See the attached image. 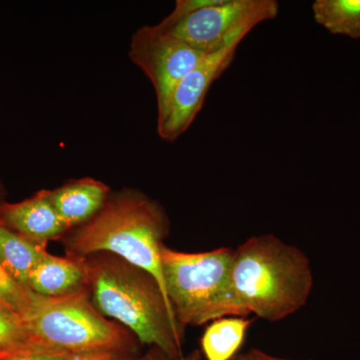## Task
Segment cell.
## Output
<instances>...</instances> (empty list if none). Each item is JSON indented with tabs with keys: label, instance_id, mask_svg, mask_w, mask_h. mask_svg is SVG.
<instances>
[{
	"label": "cell",
	"instance_id": "1",
	"mask_svg": "<svg viewBox=\"0 0 360 360\" xmlns=\"http://www.w3.org/2000/svg\"><path fill=\"white\" fill-rule=\"evenodd\" d=\"M78 258L91 302L101 314L127 328L143 345L160 348L169 360L184 355L186 330L177 323L153 274L111 253Z\"/></svg>",
	"mask_w": 360,
	"mask_h": 360
},
{
	"label": "cell",
	"instance_id": "2",
	"mask_svg": "<svg viewBox=\"0 0 360 360\" xmlns=\"http://www.w3.org/2000/svg\"><path fill=\"white\" fill-rule=\"evenodd\" d=\"M314 283L307 255L274 234L251 236L234 248L232 290L248 316L288 319L307 305Z\"/></svg>",
	"mask_w": 360,
	"mask_h": 360
},
{
	"label": "cell",
	"instance_id": "3",
	"mask_svg": "<svg viewBox=\"0 0 360 360\" xmlns=\"http://www.w3.org/2000/svg\"><path fill=\"white\" fill-rule=\"evenodd\" d=\"M169 229V219L160 202L136 189L125 188L111 193L96 217L61 239L70 257L108 252L146 270L165 293L160 248Z\"/></svg>",
	"mask_w": 360,
	"mask_h": 360
},
{
	"label": "cell",
	"instance_id": "4",
	"mask_svg": "<svg viewBox=\"0 0 360 360\" xmlns=\"http://www.w3.org/2000/svg\"><path fill=\"white\" fill-rule=\"evenodd\" d=\"M234 248L182 252L163 243L160 264L165 293L180 328L201 326L227 316L248 317L231 284Z\"/></svg>",
	"mask_w": 360,
	"mask_h": 360
},
{
	"label": "cell",
	"instance_id": "5",
	"mask_svg": "<svg viewBox=\"0 0 360 360\" xmlns=\"http://www.w3.org/2000/svg\"><path fill=\"white\" fill-rule=\"evenodd\" d=\"M33 342L68 354L94 350L134 352L135 336L101 314L89 288L75 295L46 297L33 292L32 303L21 315Z\"/></svg>",
	"mask_w": 360,
	"mask_h": 360
},
{
	"label": "cell",
	"instance_id": "6",
	"mask_svg": "<svg viewBox=\"0 0 360 360\" xmlns=\"http://www.w3.org/2000/svg\"><path fill=\"white\" fill-rule=\"evenodd\" d=\"M278 8L274 0H212L181 18H165L158 25L193 49L208 53L226 44L243 28H255L264 21L274 20Z\"/></svg>",
	"mask_w": 360,
	"mask_h": 360
},
{
	"label": "cell",
	"instance_id": "7",
	"mask_svg": "<svg viewBox=\"0 0 360 360\" xmlns=\"http://www.w3.org/2000/svg\"><path fill=\"white\" fill-rule=\"evenodd\" d=\"M205 54L158 25L135 30L129 51L130 60L141 68L155 89L158 113L165 108L182 78Z\"/></svg>",
	"mask_w": 360,
	"mask_h": 360
},
{
	"label": "cell",
	"instance_id": "8",
	"mask_svg": "<svg viewBox=\"0 0 360 360\" xmlns=\"http://www.w3.org/2000/svg\"><path fill=\"white\" fill-rule=\"evenodd\" d=\"M253 28L236 32L219 49L208 52L191 72L182 78L162 111L158 113V134L162 141L179 139L193 124L210 87L233 61L238 45Z\"/></svg>",
	"mask_w": 360,
	"mask_h": 360
},
{
	"label": "cell",
	"instance_id": "9",
	"mask_svg": "<svg viewBox=\"0 0 360 360\" xmlns=\"http://www.w3.org/2000/svg\"><path fill=\"white\" fill-rule=\"evenodd\" d=\"M0 224L42 245L63 238L70 231L52 205L47 189L20 202L2 203Z\"/></svg>",
	"mask_w": 360,
	"mask_h": 360
},
{
	"label": "cell",
	"instance_id": "10",
	"mask_svg": "<svg viewBox=\"0 0 360 360\" xmlns=\"http://www.w3.org/2000/svg\"><path fill=\"white\" fill-rule=\"evenodd\" d=\"M111 193L110 186L91 177L71 180L49 191L52 205L70 231L96 217Z\"/></svg>",
	"mask_w": 360,
	"mask_h": 360
},
{
	"label": "cell",
	"instance_id": "11",
	"mask_svg": "<svg viewBox=\"0 0 360 360\" xmlns=\"http://www.w3.org/2000/svg\"><path fill=\"white\" fill-rule=\"evenodd\" d=\"M87 279L79 258L56 257L49 251L35 265L28 290L46 297H60L87 290Z\"/></svg>",
	"mask_w": 360,
	"mask_h": 360
},
{
	"label": "cell",
	"instance_id": "12",
	"mask_svg": "<svg viewBox=\"0 0 360 360\" xmlns=\"http://www.w3.org/2000/svg\"><path fill=\"white\" fill-rule=\"evenodd\" d=\"M253 319L227 316L206 326L200 340L201 354L206 360H232L243 347Z\"/></svg>",
	"mask_w": 360,
	"mask_h": 360
},
{
	"label": "cell",
	"instance_id": "13",
	"mask_svg": "<svg viewBox=\"0 0 360 360\" xmlns=\"http://www.w3.org/2000/svg\"><path fill=\"white\" fill-rule=\"evenodd\" d=\"M46 246L33 243L0 224V264L26 288L30 274L47 251Z\"/></svg>",
	"mask_w": 360,
	"mask_h": 360
},
{
	"label": "cell",
	"instance_id": "14",
	"mask_svg": "<svg viewBox=\"0 0 360 360\" xmlns=\"http://www.w3.org/2000/svg\"><path fill=\"white\" fill-rule=\"evenodd\" d=\"M311 8L315 22L328 32L360 39V0H316Z\"/></svg>",
	"mask_w": 360,
	"mask_h": 360
},
{
	"label": "cell",
	"instance_id": "15",
	"mask_svg": "<svg viewBox=\"0 0 360 360\" xmlns=\"http://www.w3.org/2000/svg\"><path fill=\"white\" fill-rule=\"evenodd\" d=\"M34 345L20 314L0 307V355Z\"/></svg>",
	"mask_w": 360,
	"mask_h": 360
},
{
	"label": "cell",
	"instance_id": "16",
	"mask_svg": "<svg viewBox=\"0 0 360 360\" xmlns=\"http://www.w3.org/2000/svg\"><path fill=\"white\" fill-rule=\"evenodd\" d=\"M33 291L18 283L0 264V307L20 316L32 303Z\"/></svg>",
	"mask_w": 360,
	"mask_h": 360
},
{
	"label": "cell",
	"instance_id": "17",
	"mask_svg": "<svg viewBox=\"0 0 360 360\" xmlns=\"http://www.w3.org/2000/svg\"><path fill=\"white\" fill-rule=\"evenodd\" d=\"M68 354L63 350L34 343L11 354L0 355V360H63Z\"/></svg>",
	"mask_w": 360,
	"mask_h": 360
},
{
	"label": "cell",
	"instance_id": "18",
	"mask_svg": "<svg viewBox=\"0 0 360 360\" xmlns=\"http://www.w3.org/2000/svg\"><path fill=\"white\" fill-rule=\"evenodd\" d=\"M134 352L122 350H94V352L70 354L63 360H135Z\"/></svg>",
	"mask_w": 360,
	"mask_h": 360
},
{
	"label": "cell",
	"instance_id": "19",
	"mask_svg": "<svg viewBox=\"0 0 360 360\" xmlns=\"http://www.w3.org/2000/svg\"><path fill=\"white\" fill-rule=\"evenodd\" d=\"M232 360H295L283 359V357L274 356L267 354V352H262V350L257 349V348H251L248 352H239ZM312 360V359H307Z\"/></svg>",
	"mask_w": 360,
	"mask_h": 360
},
{
	"label": "cell",
	"instance_id": "20",
	"mask_svg": "<svg viewBox=\"0 0 360 360\" xmlns=\"http://www.w3.org/2000/svg\"><path fill=\"white\" fill-rule=\"evenodd\" d=\"M135 360H169L167 354L158 347H149L146 354L137 356Z\"/></svg>",
	"mask_w": 360,
	"mask_h": 360
},
{
	"label": "cell",
	"instance_id": "21",
	"mask_svg": "<svg viewBox=\"0 0 360 360\" xmlns=\"http://www.w3.org/2000/svg\"><path fill=\"white\" fill-rule=\"evenodd\" d=\"M203 356L202 354H201L200 350L196 349L193 350V352L186 355H182L179 359L177 360H202Z\"/></svg>",
	"mask_w": 360,
	"mask_h": 360
},
{
	"label": "cell",
	"instance_id": "22",
	"mask_svg": "<svg viewBox=\"0 0 360 360\" xmlns=\"http://www.w3.org/2000/svg\"><path fill=\"white\" fill-rule=\"evenodd\" d=\"M4 187H2L1 184H0V205L4 202Z\"/></svg>",
	"mask_w": 360,
	"mask_h": 360
}]
</instances>
